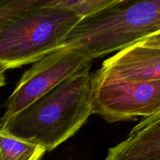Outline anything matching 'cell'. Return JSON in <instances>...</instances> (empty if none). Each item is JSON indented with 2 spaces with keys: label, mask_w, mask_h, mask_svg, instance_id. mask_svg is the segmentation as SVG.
Wrapping results in <instances>:
<instances>
[{
  "label": "cell",
  "mask_w": 160,
  "mask_h": 160,
  "mask_svg": "<svg viewBox=\"0 0 160 160\" xmlns=\"http://www.w3.org/2000/svg\"><path fill=\"white\" fill-rule=\"evenodd\" d=\"M90 67L67 78L6 120L0 131L52 151L73 135L92 115Z\"/></svg>",
  "instance_id": "cell-1"
},
{
  "label": "cell",
  "mask_w": 160,
  "mask_h": 160,
  "mask_svg": "<svg viewBox=\"0 0 160 160\" xmlns=\"http://www.w3.org/2000/svg\"><path fill=\"white\" fill-rule=\"evenodd\" d=\"M160 32V0H120L82 18L62 46L78 48L92 59L120 50Z\"/></svg>",
  "instance_id": "cell-2"
},
{
  "label": "cell",
  "mask_w": 160,
  "mask_h": 160,
  "mask_svg": "<svg viewBox=\"0 0 160 160\" xmlns=\"http://www.w3.org/2000/svg\"><path fill=\"white\" fill-rule=\"evenodd\" d=\"M73 12L46 4L0 25V63L8 69L35 62L62 47L81 20Z\"/></svg>",
  "instance_id": "cell-3"
},
{
  "label": "cell",
  "mask_w": 160,
  "mask_h": 160,
  "mask_svg": "<svg viewBox=\"0 0 160 160\" xmlns=\"http://www.w3.org/2000/svg\"><path fill=\"white\" fill-rule=\"evenodd\" d=\"M92 59L84 52L62 46L34 62L23 74L6 101L5 122L67 78L92 66Z\"/></svg>",
  "instance_id": "cell-4"
},
{
  "label": "cell",
  "mask_w": 160,
  "mask_h": 160,
  "mask_svg": "<svg viewBox=\"0 0 160 160\" xmlns=\"http://www.w3.org/2000/svg\"><path fill=\"white\" fill-rule=\"evenodd\" d=\"M160 112V81L108 82L94 85L92 113L109 123L133 120Z\"/></svg>",
  "instance_id": "cell-5"
},
{
  "label": "cell",
  "mask_w": 160,
  "mask_h": 160,
  "mask_svg": "<svg viewBox=\"0 0 160 160\" xmlns=\"http://www.w3.org/2000/svg\"><path fill=\"white\" fill-rule=\"evenodd\" d=\"M93 84L160 81V32L117 52L92 73Z\"/></svg>",
  "instance_id": "cell-6"
},
{
  "label": "cell",
  "mask_w": 160,
  "mask_h": 160,
  "mask_svg": "<svg viewBox=\"0 0 160 160\" xmlns=\"http://www.w3.org/2000/svg\"><path fill=\"white\" fill-rule=\"evenodd\" d=\"M105 160H160V112L144 117Z\"/></svg>",
  "instance_id": "cell-7"
},
{
  "label": "cell",
  "mask_w": 160,
  "mask_h": 160,
  "mask_svg": "<svg viewBox=\"0 0 160 160\" xmlns=\"http://www.w3.org/2000/svg\"><path fill=\"white\" fill-rule=\"evenodd\" d=\"M45 152L39 145L19 140L0 131V160H41Z\"/></svg>",
  "instance_id": "cell-8"
},
{
  "label": "cell",
  "mask_w": 160,
  "mask_h": 160,
  "mask_svg": "<svg viewBox=\"0 0 160 160\" xmlns=\"http://www.w3.org/2000/svg\"><path fill=\"white\" fill-rule=\"evenodd\" d=\"M120 0H48V5L73 12L81 18L90 17L115 5Z\"/></svg>",
  "instance_id": "cell-9"
},
{
  "label": "cell",
  "mask_w": 160,
  "mask_h": 160,
  "mask_svg": "<svg viewBox=\"0 0 160 160\" xmlns=\"http://www.w3.org/2000/svg\"><path fill=\"white\" fill-rule=\"evenodd\" d=\"M7 70V68L0 63V87H2L6 84V78H5V72Z\"/></svg>",
  "instance_id": "cell-10"
},
{
  "label": "cell",
  "mask_w": 160,
  "mask_h": 160,
  "mask_svg": "<svg viewBox=\"0 0 160 160\" xmlns=\"http://www.w3.org/2000/svg\"><path fill=\"white\" fill-rule=\"evenodd\" d=\"M1 1H2V0H0V2H1Z\"/></svg>",
  "instance_id": "cell-11"
}]
</instances>
